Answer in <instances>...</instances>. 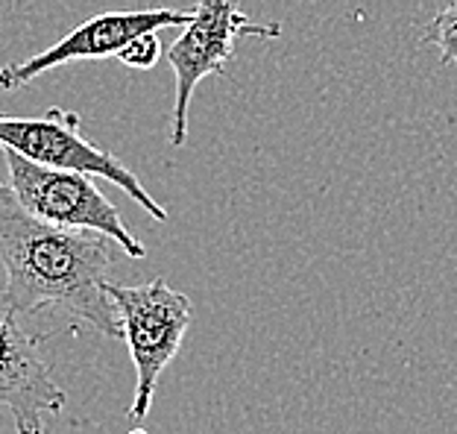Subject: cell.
<instances>
[{
    "instance_id": "cell-1",
    "label": "cell",
    "mask_w": 457,
    "mask_h": 434,
    "mask_svg": "<svg viewBox=\"0 0 457 434\" xmlns=\"http://www.w3.org/2000/svg\"><path fill=\"white\" fill-rule=\"evenodd\" d=\"M118 255L123 250L112 238L41 221L0 182V264L6 273L0 303L18 314L65 312L74 323L123 340L118 308L106 294Z\"/></svg>"
},
{
    "instance_id": "cell-2",
    "label": "cell",
    "mask_w": 457,
    "mask_h": 434,
    "mask_svg": "<svg viewBox=\"0 0 457 434\" xmlns=\"http://www.w3.org/2000/svg\"><path fill=\"white\" fill-rule=\"evenodd\" d=\"M106 294L118 308L123 340H127L129 358L135 364V396L129 405V420L135 426H144L162 373L179 353L182 338L191 326L194 308L191 299L170 288L168 279L162 276L144 285H118L109 279Z\"/></svg>"
},
{
    "instance_id": "cell-3",
    "label": "cell",
    "mask_w": 457,
    "mask_h": 434,
    "mask_svg": "<svg viewBox=\"0 0 457 434\" xmlns=\"http://www.w3.org/2000/svg\"><path fill=\"white\" fill-rule=\"evenodd\" d=\"M0 153H4L9 171V188L15 191L24 209L47 223L65 226V230L103 232L120 246L123 255L135 258V262L147 258V246L129 232L118 205L97 188L95 177L82 171L47 168V164L29 162L9 147H0Z\"/></svg>"
},
{
    "instance_id": "cell-4",
    "label": "cell",
    "mask_w": 457,
    "mask_h": 434,
    "mask_svg": "<svg viewBox=\"0 0 457 434\" xmlns=\"http://www.w3.org/2000/svg\"><path fill=\"white\" fill-rule=\"evenodd\" d=\"M278 24H255L237 0H196L191 21L182 36L164 50L176 74L173 100V127L170 144L182 147L188 141V112L196 86L209 77H223L228 59L235 56V45L241 38H278Z\"/></svg>"
},
{
    "instance_id": "cell-5",
    "label": "cell",
    "mask_w": 457,
    "mask_h": 434,
    "mask_svg": "<svg viewBox=\"0 0 457 434\" xmlns=\"http://www.w3.org/2000/svg\"><path fill=\"white\" fill-rule=\"evenodd\" d=\"M0 147H9L27 156L29 162L47 164V168H68L82 171L88 177H100L127 194L147 212L153 221H168V209L155 203L144 191L141 179L123 164L114 153L97 147L95 141L82 136V118L79 112L71 109H47L38 118H12L0 115Z\"/></svg>"
},
{
    "instance_id": "cell-6",
    "label": "cell",
    "mask_w": 457,
    "mask_h": 434,
    "mask_svg": "<svg viewBox=\"0 0 457 434\" xmlns=\"http://www.w3.org/2000/svg\"><path fill=\"white\" fill-rule=\"evenodd\" d=\"M45 340V332H29L15 308L0 303V411H9L18 434H45V420L68 402L41 355Z\"/></svg>"
},
{
    "instance_id": "cell-7",
    "label": "cell",
    "mask_w": 457,
    "mask_h": 434,
    "mask_svg": "<svg viewBox=\"0 0 457 434\" xmlns=\"http://www.w3.org/2000/svg\"><path fill=\"white\" fill-rule=\"evenodd\" d=\"M188 21L191 13H179V9H127V13L95 15L71 29L65 38H59L54 47L0 68V91L24 88L27 82H33L41 74H50V71L68 65V62L118 56L132 38L144 33H159L164 27H185Z\"/></svg>"
},
{
    "instance_id": "cell-8",
    "label": "cell",
    "mask_w": 457,
    "mask_h": 434,
    "mask_svg": "<svg viewBox=\"0 0 457 434\" xmlns=\"http://www.w3.org/2000/svg\"><path fill=\"white\" fill-rule=\"evenodd\" d=\"M422 45H434V50H440V65H457V0L428 21Z\"/></svg>"
},
{
    "instance_id": "cell-9",
    "label": "cell",
    "mask_w": 457,
    "mask_h": 434,
    "mask_svg": "<svg viewBox=\"0 0 457 434\" xmlns=\"http://www.w3.org/2000/svg\"><path fill=\"white\" fill-rule=\"evenodd\" d=\"M162 56H164V45H162L159 33H144V36H138V38H132L129 45L118 54V59L123 62V65H127V68H135V71H147V68H153Z\"/></svg>"
},
{
    "instance_id": "cell-10",
    "label": "cell",
    "mask_w": 457,
    "mask_h": 434,
    "mask_svg": "<svg viewBox=\"0 0 457 434\" xmlns=\"http://www.w3.org/2000/svg\"><path fill=\"white\" fill-rule=\"evenodd\" d=\"M129 434H150V431H147V429H141V426H138V429H132Z\"/></svg>"
}]
</instances>
